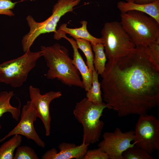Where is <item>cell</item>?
<instances>
[{"mask_svg": "<svg viewBox=\"0 0 159 159\" xmlns=\"http://www.w3.org/2000/svg\"><path fill=\"white\" fill-rule=\"evenodd\" d=\"M101 76L104 100L119 117L144 115L159 106V68L148 46L108 60Z\"/></svg>", "mask_w": 159, "mask_h": 159, "instance_id": "6da1fadb", "label": "cell"}, {"mask_svg": "<svg viewBox=\"0 0 159 159\" xmlns=\"http://www.w3.org/2000/svg\"><path fill=\"white\" fill-rule=\"evenodd\" d=\"M40 50L49 68L45 74L48 79H57L70 87L84 88L80 73L73 64L67 49L56 43L50 46H41Z\"/></svg>", "mask_w": 159, "mask_h": 159, "instance_id": "7a4b0ae2", "label": "cell"}, {"mask_svg": "<svg viewBox=\"0 0 159 159\" xmlns=\"http://www.w3.org/2000/svg\"><path fill=\"white\" fill-rule=\"evenodd\" d=\"M120 16L121 25L135 46L159 42V23L151 16L133 10L121 13Z\"/></svg>", "mask_w": 159, "mask_h": 159, "instance_id": "3957f363", "label": "cell"}, {"mask_svg": "<svg viewBox=\"0 0 159 159\" xmlns=\"http://www.w3.org/2000/svg\"><path fill=\"white\" fill-rule=\"evenodd\" d=\"M106 108L109 109L105 103L95 104L86 97L76 103L73 113L82 125L83 140L85 143L93 144L99 141L104 126L100 118Z\"/></svg>", "mask_w": 159, "mask_h": 159, "instance_id": "277c9868", "label": "cell"}, {"mask_svg": "<svg viewBox=\"0 0 159 159\" xmlns=\"http://www.w3.org/2000/svg\"><path fill=\"white\" fill-rule=\"evenodd\" d=\"M81 0H58L53 6L52 14L41 22L36 21L31 16L26 18L29 28L28 33L24 35L21 40L23 52L25 53L30 48L36 39L40 34L55 32L57 24L61 17L69 12H73L74 7Z\"/></svg>", "mask_w": 159, "mask_h": 159, "instance_id": "5b68a950", "label": "cell"}, {"mask_svg": "<svg viewBox=\"0 0 159 159\" xmlns=\"http://www.w3.org/2000/svg\"><path fill=\"white\" fill-rule=\"evenodd\" d=\"M42 56L40 51L33 52L29 50L20 57L0 64V82L14 88L21 87Z\"/></svg>", "mask_w": 159, "mask_h": 159, "instance_id": "8992f818", "label": "cell"}, {"mask_svg": "<svg viewBox=\"0 0 159 159\" xmlns=\"http://www.w3.org/2000/svg\"><path fill=\"white\" fill-rule=\"evenodd\" d=\"M104 51L108 60H113L125 55L135 47L120 22L105 23L101 32Z\"/></svg>", "mask_w": 159, "mask_h": 159, "instance_id": "52a82bcc", "label": "cell"}, {"mask_svg": "<svg viewBox=\"0 0 159 159\" xmlns=\"http://www.w3.org/2000/svg\"><path fill=\"white\" fill-rule=\"evenodd\" d=\"M134 131L135 146L150 155L159 149V121L155 116L140 115Z\"/></svg>", "mask_w": 159, "mask_h": 159, "instance_id": "ba28073f", "label": "cell"}, {"mask_svg": "<svg viewBox=\"0 0 159 159\" xmlns=\"http://www.w3.org/2000/svg\"><path fill=\"white\" fill-rule=\"evenodd\" d=\"M103 140L98 145V147L105 153L110 159H124L123 153L135 146L133 141L134 131L122 132L118 127L113 132H106L102 135Z\"/></svg>", "mask_w": 159, "mask_h": 159, "instance_id": "9c48e42d", "label": "cell"}, {"mask_svg": "<svg viewBox=\"0 0 159 159\" xmlns=\"http://www.w3.org/2000/svg\"><path fill=\"white\" fill-rule=\"evenodd\" d=\"M36 113L33 103L31 100L27 101L22 108L19 122L6 136L0 139V143L10 136L18 134L25 136L28 139L32 140L39 146L44 147L45 143L37 133L34 125V122L37 117Z\"/></svg>", "mask_w": 159, "mask_h": 159, "instance_id": "30bf717a", "label": "cell"}, {"mask_svg": "<svg viewBox=\"0 0 159 159\" xmlns=\"http://www.w3.org/2000/svg\"><path fill=\"white\" fill-rule=\"evenodd\" d=\"M30 100L34 105L37 111V116L42 120L44 125L45 135L48 136L50 133L51 117L49 107L51 101L62 95L60 91H50L44 95L40 93V89L32 85L29 88Z\"/></svg>", "mask_w": 159, "mask_h": 159, "instance_id": "8fae6325", "label": "cell"}, {"mask_svg": "<svg viewBox=\"0 0 159 159\" xmlns=\"http://www.w3.org/2000/svg\"><path fill=\"white\" fill-rule=\"evenodd\" d=\"M90 144L85 143L83 140L82 143L77 146L74 143L64 142L58 146L60 150L57 152L56 148H53L47 151L42 156V159H82L88 150Z\"/></svg>", "mask_w": 159, "mask_h": 159, "instance_id": "7c38bea8", "label": "cell"}, {"mask_svg": "<svg viewBox=\"0 0 159 159\" xmlns=\"http://www.w3.org/2000/svg\"><path fill=\"white\" fill-rule=\"evenodd\" d=\"M81 27L75 28H69L67 26V24H61L57 30L54 32V39L57 40L61 39V37L63 35L68 34L73 37L75 39L80 38L85 39L89 41L92 45H95L103 43L101 38H97L92 35L88 31L87 27V22L85 20L80 21Z\"/></svg>", "mask_w": 159, "mask_h": 159, "instance_id": "4fadbf2b", "label": "cell"}, {"mask_svg": "<svg viewBox=\"0 0 159 159\" xmlns=\"http://www.w3.org/2000/svg\"><path fill=\"white\" fill-rule=\"evenodd\" d=\"M64 38L67 40L72 46L73 50L72 63L81 74L84 85V88L87 91L92 86V72L89 70L79 53L76 41L72 38L67 37L65 34L62 35L61 37V38Z\"/></svg>", "mask_w": 159, "mask_h": 159, "instance_id": "5bb4252c", "label": "cell"}, {"mask_svg": "<svg viewBox=\"0 0 159 159\" xmlns=\"http://www.w3.org/2000/svg\"><path fill=\"white\" fill-rule=\"evenodd\" d=\"M120 1L117 7L121 13L130 11H136L143 12L151 16L159 23V0L149 4H141L134 3L132 0Z\"/></svg>", "mask_w": 159, "mask_h": 159, "instance_id": "9a60e30c", "label": "cell"}, {"mask_svg": "<svg viewBox=\"0 0 159 159\" xmlns=\"http://www.w3.org/2000/svg\"><path fill=\"white\" fill-rule=\"evenodd\" d=\"M14 95L13 91L0 92V117L4 113L8 112L11 114L13 118L15 120H19L21 113L20 105L15 107L12 106L10 102Z\"/></svg>", "mask_w": 159, "mask_h": 159, "instance_id": "2e32d148", "label": "cell"}, {"mask_svg": "<svg viewBox=\"0 0 159 159\" xmlns=\"http://www.w3.org/2000/svg\"><path fill=\"white\" fill-rule=\"evenodd\" d=\"M22 140L21 135L16 134L3 143L0 147V159H13L14 151Z\"/></svg>", "mask_w": 159, "mask_h": 159, "instance_id": "e0dca14e", "label": "cell"}, {"mask_svg": "<svg viewBox=\"0 0 159 159\" xmlns=\"http://www.w3.org/2000/svg\"><path fill=\"white\" fill-rule=\"evenodd\" d=\"M92 47L94 53L93 63L95 71L98 75L102 76L107 59L105 52L104 45L102 43H99L92 45Z\"/></svg>", "mask_w": 159, "mask_h": 159, "instance_id": "ac0fdd59", "label": "cell"}, {"mask_svg": "<svg viewBox=\"0 0 159 159\" xmlns=\"http://www.w3.org/2000/svg\"><path fill=\"white\" fill-rule=\"evenodd\" d=\"M98 74L95 70L92 72V86L86 93L87 99L96 105L101 104L103 102L101 96L100 85L99 82Z\"/></svg>", "mask_w": 159, "mask_h": 159, "instance_id": "d6986e66", "label": "cell"}, {"mask_svg": "<svg viewBox=\"0 0 159 159\" xmlns=\"http://www.w3.org/2000/svg\"><path fill=\"white\" fill-rule=\"evenodd\" d=\"M75 40L78 48L85 55L86 64L89 70L92 72L95 70L93 63L94 56L91 43L87 40L83 39L78 38Z\"/></svg>", "mask_w": 159, "mask_h": 159, "instance_id": "ffe728a7", "label": "cell"}, {"mask_svg": "<svg viewBox=\"0 0 159 159\" xmlns=\"http://www.w3.org/2000/svg\"><path fill=\"white\" fill-rule=\"evenodd\" d=\"M124 159H153V157L143 149L135 146L130 148L123 153Z\"/></svg>", "mask_w": 159, "mask_h": 159, "instance_id": "44dd1931", "label": "cell"}, {"mask_svg": "<svg viewBox=\"0 0 159 159\" xmlns=\"http://www.w3.org/2000/svg\"><path fill=\"white\" fill-rule=\"evenodd\" d=\"M37 154L32 148L27 146H19L13 159H38Z\"/></svg>", "mask_w": 159, "mask_h": 159, "instance_id": "7402d4cb", "label": "cell"}, {"mask_svg": "<svg viewBox=\"0 0 159 159\" xmlns=\"http://www.w3.org/2000/svg\"><path fill=\"white\" fill-rule=\"evenodd\" d=\"M82 159H109L107 154L99 148L87 150Z\"/></svg>", "mask_w": 159, "mask_h": 159, "instance_id": "603a6c76", "label": "cell"}, {"mask_svg": "<svg viewBox=\"0 0 159 159\" xmlns=\"http://www.w3.org/2000/svg\"><path fill=\"white\" fill-rule=\"evenodd\" d=\"M17 3L13 2L11 0H0V14L14 16V14L11 10Z\"/></svg>", "mask_w": 159, "mask_h": 159, "instance_id": "cb8c5ba5", "label": "cell"}, {"mask_svg": "<svg viewBox=\"0 0 159 159\" xmlns=\"http://www.w3.org/2000/svg\"><path fill=\"white\" fill-rule=\"evenodd\" d=\"M148 47L154 62L159 68V42H154Z\"/></svg>", "mask_w": 159, "mask_h": 159, "instance_id": "d4e9b609", "label": "cell"}, {"mask_svg": "<svg viewBox=\"0 0 159 159\" xmlns=\"http://www.w3.org/2000/svg\"><path fill=\"white\" fill-rule=\"evenodd\" d=\"M157 0H132L135 3L141 4H149L152 3Z\"/></svg>", "mask_w": 159, "mask_h": 159, "instance_id": "484cf974", "label": "cell"}]
</instances>
